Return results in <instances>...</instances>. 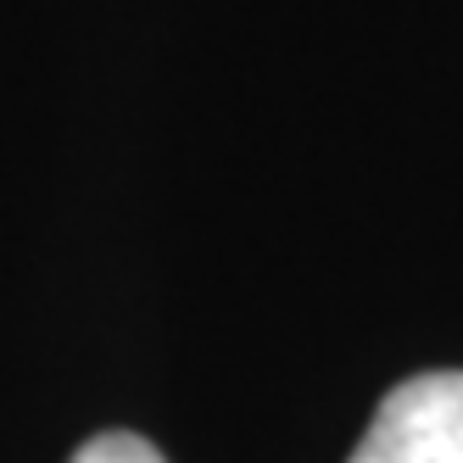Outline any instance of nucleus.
<instances>
[{
    "label": "nucleus",
    "mask_w": 463,
    "mask_h": 463,
    "mask_svg": "<svg viewBox=\"0 0 463 463\" xmlns=\"http://www.w3.org/2000/svg\"><path fill=\"white\" fill-rule=\"evenodd\" d=\"M73 463H162V452L140 436H123V430H112V436H95L73 452Z\"/></svg>",
    "instance_id": "nucleus-2"
},
{
    "label": "nucleus",
    "mask_w": 463,
    "mask_h": 463,
    "mask_svg": "<svg viewBox=\"0 0 463 463\" xmlns=\"http://www.w3.org/2000/svg\"><path fill=\"white\" fill-rule=\"evenodd\" d=\"M352 463H463V374L402 380L363 430Z\"/></svg>",
    "instance_id": "nucleus-1"
}]
</instances>
